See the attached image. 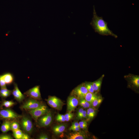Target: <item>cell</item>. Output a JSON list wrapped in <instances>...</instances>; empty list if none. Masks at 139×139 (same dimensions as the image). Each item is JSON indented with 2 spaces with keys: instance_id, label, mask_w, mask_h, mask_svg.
I'll use <instances>...</instances> for the list:
<instances>
[{
  "instance_id": "6da1fadb",
  "label": "cell",
  "mask_w": 139,
  "mask_h": 139,
  "mask_svg": "<svg viewBox=\"0 0 139 139\" xmlns=\"http://www.w3.org/2000/svg\"><path fill=\"white\" fill-rule=\"evenodd\" d=\"M93 15L90 24L95 32L103 36L110 35L115 38H117V36L109 29L107 23L103 20L102 17H99L97 15L94 6Z\"/></svg>"
},
{
  "instance_id": "7a4b0ae2",
  "label": "cell",
  "mask_w": 139,
  "mask_h": 139,
  "mask_svg": "<svg viewBox=\"0 0 139 139\" xmlns=\"http://www.w3.org/2000/svg\"><path fill=\"white\" fill-rule=\"evenodd\" d=\"M28 110L32 118L36 121L39 117L49 112L47 107L43 104L36 108Z\"/></svg>"
},
{
  "instance_id": "3957f363",
  "label": "cell",
  "mask_w": 139,
  "mask_h": 139,
  "mask_svg": "<svg viewBox=\"0 0 139 139\" xmlns=\"http://www.w3.org/2000/svg\"><path fill=\"white\" fill-rule=\"evenodd\" d=\"M124 78L128 82V86L134 89L139 88V75L129 73L124 76Z\"/></svg>"
},
{
  "instance_id": "277c9868",
  "label": "cell",
  "mask_w": 139,
  "mask_h": 139,
  "mask_svg": "<svg viewBox=\"0 0 139 139\" xmlns=\"http://www.w3.org/2000/svg\"><path fill=\"white\" fill-rule=\"evenodd\" d=\"M88 92L83 83L75 88L72 90L71 94L72 95L74 96L79 99H80L84 98Z\"/></svg>"
},
{
  "instance_id": "5b68a950",
  "label": "cell",
  "mask_w": 139,
  "mask_h": 139,
  "mask_svg": "<svg viewBox=\"0 0 139 139\" xmlns=\"http://www.w3.org/2000/svg\"><path fill=\"white\" fill-rule=\"evenodd\" d=\"M48 105L51 107L58 110H61L64 105L59 99L54 96H50L47 100Z\"/></svg>"
},
{
  "instance_id": "8992f818",
  "label": "cell",
  "mask_w": 139,
  "mask_h": 139,
  "mask_svg": "<svg viewBox=\"0 0 139 139\" xmlns=\"http://www.w3.org/2000/svg\"><path fill=\"white\" fill-rule=\"evenodd\" d=\"M43 104L36 99H29L21 106L22 109L29 110L39 107Z\"/></svg>"
},
{
  "instance_id": "52a82bcc",
  "label": "cell",
  "mask_w": 139,
  "mask_h": 139,
  "mask_svg": "<svg viewBox=\"0 0 139 139\" xmlns=\"http://www.w3.org/2000/svg\"><path fill=\"white\" fill-rule=\"evenodd\" d=\"M79 104V99L74 96L68 97L67 101V110L68 112L74 111Z\"/></svg>"
},
{
  "instance_id": "ba28073f",
  "label": "cell",
  "mask_w": 139,
  "mask_h": 139,
  "mask_svg": "<svg viewBox=\"0 0 139 139\" xmlns=\"http://www.w3.org/2000/svg\"><path fill=\"white\" fill-rule=\"evenodd\" d=\"M0 116L3 118L14 119L20 117L21 116L10 109H3L0 111Z\"/></svg>"
},
{
  "instance_id": "9c48e42d",
  "label": "cell",
  "mask_w": 139,
  "mask_h": 139,
  "mask_svg": "<svg viewBox=\"0 0 139 139\" xmlns=\"http://www.w3.org/2000/svg\"><path fill=\"white\" fill-rule=\"evenodd\" d=\"M52 120V115L51 112L49 111L40 118L38 124L40 127H46L49 125L51 123Z\"/></svg>"
},
{
  "instance_id": "30bf717a",
  "label": "cell",
  "mask_w": 139,
  "mask_h": 139,
  "mask_svg": "<svg viewBox=\"0 0 139 139\" xmlns=\"http://www.w3.org/2000/svg\"><path fill=\"white\" fill-rule=\"evenodd\" d=\"M21 125L23 129L25 132L30 133L32 131L33 125L31 120L27 117L22 118L21 121Z\"/></svg>"
},
{
  "instance_id": "8fae6325",
  "label": "cell",
  "mask_w": 139,
  "mask_h": 139,
  "mask_svg": "<svg viewBox=\"0 0 139 139\" xmlns=\"http://www.w3.org/2000/svg\"><path fill=\"white\" fill-rule=\"evenodd\" d=\"M28 96L34 99L37 100L41 99V95L39 87L36 86L29 89L24 93Z\"/></svg>"
},
{
  "instance_id": "7c38bea8",
  "label": "cell",
  "mask_w": 139,
  "mask_h": 139,
  "mask_svg": "<svg viewBox=\"0 0 139 139\" xmlns=\"http://www.w3.org/2000/svg\"><path fill=\"white\" fill-rule=\"evenodd\" d=\"M12 92L15 99L18 101L21 102L24 99V95L22 93L17 85L15 83L14 84V89Z\"/></svg>"
},
{
  "instance_id": "4fadbf2b",
  "label": "cell",
  "mask_w": 139,
  "mask_h": 139,
  "mask_svg": "<svg viewBox=\"0 0 139 139\" xmlns=\"http://www.w3.org/2000/svg\"><path fill=\"white\" fill-rule=\"evenodd\" d=\"M105 75L103 74L98 79L92 82L93 86L94 92L97 93L100 90L103 79Z\"/></svg>"
},
{
  "instance_id": "5bb4252c",
  "label": "cell",
  "mask_w": 139,
  "mask_h": 139,
  "mask_svg": "<svg viewBox=\"0 0 139 139\" xmlns=\"http://www.w3.org/2000/svg\"><path fill=\"white\" fill-rule=\"evenodd\" d=\"M67 138L68 139H84L85 138L86 136L83 133L80 132L76 131L69 134Z\"/></svg>"
},
{
  "instance_id": "9a60e30c",
  "label": "cell",
  "mask_w": 139,
  "mask_h": 139,
  "mask_svg": "<svg viewBox=\"0 0 139 139\" xmlns=\"http://www.w3.org/2000/svg\"><path fill=\"white\" fill-rule=\"evenodd\" d=\"M97 93H92L88 92L86 94L84 98L91 105L93 101L98 96L97 95Z\"/></svg>"
},
{
  "instance_id": "2e32d148",
  "label": "cell",
  "mask_w": 139,
  "mask_h": 139,
  "mask_svg": "<svg viewBox=\"0 0 139 139\" xmlns=\"http://www.w3.org/2000/svg\"><path fill=\"white\" fill-rule=\"evenodd\" d=\"M66 128V125H65L61 124L54 126L53 128V130L55 134H58L63 132Z\"/></svg>"
},
{
  "instance_id": "e0dca14e",
  "label": "cell",
  "mask_w": 139,
  "mask_h": 139,
  "mask_svg": "<svg viewBox=\"0 0 139 139\" xmlns=\"http://www.w3.org/2000/svg\"><path fill=\"white\" fill-rule=\"evenodd\" d=\"M96 114V111L94 108L92 107L88 108L86 111V118L88 120L92 119Z\"/></svg>"
},
{
  "instance_id": "ac0fdd59",
  "label": "cell",
  "mask_w": 139,
  "mask_h": 139,
  "mask_svg": "<svg viewBox=\"0 0 139 139\" xmlns=\"http://www.w3.org/2000/svg\"><path fill=\"white\" fill-rule=\"evenodd\" d=\"M11 123L8 121H4L2 124L1 128V130L4 133L6 132L11 129Z\"/></svg>"
},
{
  "instance_id": "d6986e66",
  "label": "cell",
  "mask_w": 139,
  "mask_h": 139,
  "mask_svg": "<svg viewBox=\"0 0 139 139\" xmlns=\"http://www.w3.org/2000/svg\"><path fill=\"white\" fill-rule=\"evenodd\" d=\"M3 79L6 84H11L13 81V77L12 75L10 73H7L3 75Z\"/></svg>"
},
{
  "instance_id": "ffe728a7",
  "label": "cell",
  "mask_w": 139,
  "mask_h": 139,
  "mask_svg": "<svg viewBox=\"0 0 139 139\" xmlns=\"http://www.w3.org/2000/svg\"><path fill=\"white\" fill-rule=\"evenodd\" d=\"M12 91L7 89L6 88H1L0 90V94L4 97H7L10 95Z\"/></svg>"
},
{
  "instance_id": "44dd1931",
  "label": "cell",
  "mask_w": 139,
  "mask_h": 139,
  "mask_svg": "<svg viewBox=\"0 0 139 139\" xmlns=\"http://www.w3.org/2000/svg\"><path fill=\"white\" fill-rule=\"evenodd\" d=\"M13 135L16 139H22L23 133L19 129L13 131Z\"/></svg>"
},
{
  "instance_id": "7402d4cb",
  "label": "cell",
  "mask_w": 139,
  "mask_h": 139,
  "mask_svg": "<svg viewBox=\"0 0 139 139\" xmlns=\"http://www.w3.org/2000/svg\"><path fill=\"white\" fill-rule=\"evenodd\" d=\"M102 100V98L101 96H98V97L92 103V107L94 108L97 107L101 103Z\"/></svg>"
},
{
  "instance_id": "603a6c76",
  "label": "cell",
  "mask_w": 139,
  "mask_h": 139,
  "mask_svg": "<svg viewBox=\"0 0 139 139\" xmlns=\"http://www.w3.org/2000/svg\"><path fill=\"white\" fill-rule=\"evenodd\" d=\"M84 84L88 92L92 93H94V92L93 86L92 82H85L84 83Z\"/></svg>"
},
{
  "instance_id": "cb8c5ba5",
  "label": "cell",
  "mask_w": 139,
  "mask_h": 139,
  "mask_svg": "<svg viewBox=\"0 0 139 139\" xmlns=\"http://www.w3.org/2000/svg\"><path fill=\"white\" fill-rule=\"evenodd\" d=\"M56 120L59 122H64L66 121V118L64 115L58 114L56 118Z\"/></svg>"
},
{
  "instance_id": "d4e9b609",
  "label": "cell",
  "mask_w": 139,
  "mask_h": 139,
  "mask_svg": "<svg viewBox=\"0 0 139 139\" xmlns=\"http://www.w3.org/2000/svg\"><path fill=\"white\" fill-rule=\"evenodd\" d=\"M15 104V103L12 101H5L3 103L2 105L6 108H9Z\"/></svg>"
},
{
  "instance_id": "484cf974",
  "label": "cell",
  "mask_w": 139,
  "mask_h": 139,
  "mask_svg": "<svg viewBox=\"0 0 139 139\" xmlns=\"http://www.w3.org/2000/svg\"><path fill=\"white\" fill-rule=\"evenodd\" d=\"M19 125L17 122L14 121L11 123V129L12 131L19 129Z\"/></svg>"
},
{
  "instance_id": "4316f807",
  "label": "cell",
  "mask_w": 139,
  "mask_h": 139,
  "mask_svg": "<svg viewBox=\"0 0 139 139\" xmlns=\"http://www.w3.org/2000/svg\"><path fill=\"white\" fill-rule=\"evenodd\" d=\"M66 118V121H68L73 117V114L72 112H68L64 115Z\"/></svg>"
},
{
  "instance_id": "83f0119b",
  "label": "cell",
  "mask_w": 139,
  "mask_h": 139,
  "mask_svg": "<svg viewBox=\"0 0 139 139\" xmlns=\"http://www.w3.org/2000/svg\"><path fill=\"white\" fill-rule=\"evenodd\" d=\"M6 84L3 79V75L0 76V86L1 88H6Z\"/></svg>"
},
{
  "instance_id": "f1b7e54d",
  "label": "cell",
  "mask_w": 139,
  "mask_h": 139,
  "mask_svg": "<svg viewBox=\"0 0 139 139\" xmlns=\"http://www.w3.org/2000/svg\"><path fill=\"white\" fill-rule=\"evenodd\" d=\"M78 119L86 118V111L84 110L82 113L76 117Z\"/></svg>"
},
{
  "instance_id": "f546056e",
  "label": "cell",
  "mask_w": 139,
  "mask_h": 139,
  "mask_svg": "<svg viewBox=\"0 0 139 139\" xmlns=\"http://www.w3.org/2000/svg\"><path fill=\"white\" fill-rule=\"evenodd\" d=\"M84 98L79 99V104L83 108H86V106L84 101Z\"/></svg>"
},
{
  "instance_id": "4dcf8cb0",
  "label": "cell",
  "mask_w": 139,
  "mask_h": 139,
  "mask_svg": "<svg viewBox=\"0 0 139 139\" xmlns=\"http://www.w3.org/2000/svg\"><path fill=\"white\" fill-rule=\"evenodd\" d=\"M11 136L7 134H3L0 135V139H12Z\"/></svg>"
},
{
  "instance_id": "1f68e13d",
  "label": "cell",
  "mask_w": 139,
  "mask_h": 139,
  "mask_svg": "<svg viewBox=\"0 0 139 139\" xmlns=\"http://www.w3.org/2000/svg\"><path fill=\"white\" fill-rule=\"evenodd\" d=\"M81 128L79 127H70L69 128L70 130H72L74 131H79Z\"/></svg>"
},
{
  "instance_id": "d6a6232c",
  "label": "cell",
  "mask_w": 139,
  "mask_h": 139,
  "mask_svg": "<svg viewBox=\"0 0 139 139\" xmlns=\"http://www.w3.org/2000/svg\"><path fill=\"white\" fill-rule=\"evenodd\" d=\"M38 138L39 139H48L49 138V137L46 134H41L39 136Z\"/></svg>"
},
{
  "instance_id": "836d02e7",
  "label": "cell",
  "mask_w": 139,
  "mask_h": 139,
  "mask_svg": "<svg viewBox=\"0 0 139 139\" xmlns=\"http://www.w3.org/2000/svg\"><path fill=\"white\" fill-rule=\"evenodd\" d=\"M30 138V137L27 134L23 133L22 138V139H29Z\"/></svg>"
},
{
  "instance_id": "e575fe53",
  "label": "cell",
  "mask_w": 139,
  "mask_h": 139,
  "mask_svg": "<svg viewBox=\"0 0 139 139\" xmlns=\"http://www.w3.org/2000/svg\"><path fill=\"white\" fill-rule=\"evenodd\" d=\"M84 110L83 108H80L78 110L77 114V117L81 114Z\"/></svg>"
},
{
  "instance_id": "d590c367",
  "label": "cell",
  "mask_w": 139,
  "mask_h": 139,
  "mask_svg": "<svg viewBox=\"0 0 139 139\" xmlns=\"http://www.w3.org/2000/svg\"><path fill=\"white\" fill-rule=\"evenodd\" d=\"M71 127H79V123L77 122H73L71 126Z\"/></svg>"
},
{
  "instance_id": "8d00e7d4",
  "label": "cell",
  "mask_w": 139,
  "mask_h": 139,
  "mask_svg": "<svg viewBox=\"0 0 139 139\" xmlns=\"http://www.w3.org/2000/svg\"><path fill=\"white\" fill-rule=\"evenodd\" d=\"M79 123V125H82L88 124L86 121L85 120H82L80 121Z\"/></svg>"
},
{
  "instance_id": "74e56055",
  "label": "cell",
  "mask_w": 139,
  "mask_h": 139,
  "mask_svg": "<svg viewBox=\"0 0 139 139\" xmlns=\"http://www.w3.org/2000/svg\"><path fill=\"white\" fill-rule=\"evenodd\" d=\"M88 124L82 125H79L81 128L82 129H85L87 127Z\"/></svg>"
}]
</instances>
